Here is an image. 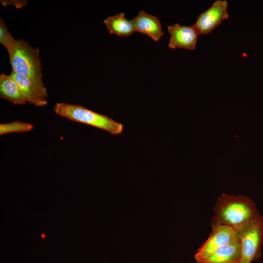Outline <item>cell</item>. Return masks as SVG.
I'll return each mask as SVG.
<instances>
[{
  "instance_id": "1",
  "label": "cell",
  "mask_w": 263,
  "mask_h": 263,
  "mask_svg": "<svg viewBox=\"0 0 263 263\" xmlns=\"http://www.w3.org/2000/svg\"><path fill=\"white\" fill-rule=\"evenodd\" d=\"M211 226L224 225L236 231L257 221L263 220L254 202L244 195L222 194L214 207Z\"/></svg>"
},
{
  "instance_id": "2",
  "label": "cell",
  "mask_w": 263,
  "mask_h": 263,
  "mask_svg": "<svg viewBox=\"0 0 263 263\" xmlns=\"http://www.w3.org/2000/svg\"><path fill=\"white\" fill-rule=\"evenodd\" d=\"M8 52L12 72L28 77L39 95L46 99L48 94L42 82L39 50L19 39Z\"/></svg>"
},
{
  "instance_id": "3",
  "label": "cell",
  "mask_w": 263,
  "mask_h": 263,
  "mask_svg": "<svg viewBox=\"0 0 263 263\" xmlns=\"http://www.w3.org/2000/svg\"><path fill=\"white\" fill-rule=\"evenodd\" d=\"M53 110L59 116L106 131L112 135L120 134L124 130L121 123L80 105L57 103Z\"/></svg>"
},
{
  "instance_id": "4",
  "label": "cell",
  "mask_w": 263,
  "mask_h": 263,
  "mask_svg": "<svg viewBox=\"0 0 263 263\" xmlns=\"http://www.w3.org/2000/svg\"><path fill=\"white\" fill-rule=\"evenodd\" d=\"M236 234L242 248L240 263H251L260 257L263 244V220L237 231Z\"/></svg>"
},
{
  "instance_id": "5",
  "label": "cell",
  "mask_w": 263,
  "mask_h": 263,
  "mask_svg": "<svg viewBox=\"0 0 263 263\" xmlns=\"http://www.w3.org/2000/svg\"><path fill=\"white\" fill-rule=\"evenodd\" d=\"M225 0H216L197 18L193 24L199 35H208L223 20L229 18Z\"/></svg>"
},
{
  "instance_id": "6",
  "label": "cell",
  "mask_w": 263,
  "mask_h": 263,
  "mask_svg": "<svg viewBox=\"0 0 263 263\" xmlns=\"http://www.w3.org/2000/svg\"><path fill=\"white\" fill-rule=\"evenodd\" d=\"M212 228L210 235L194 255L197 263L209 256L220 247L237 239L236 231L230 226L221 225Z\"/></svg>"
},
{
  "instance_id": "7",
  "label": "cell",
  "mask_w": 263,
  "mask_h": 263,
  "mask_svg": "<svg viewBox=\"0 0 263 263\" xmlns=\"http://www.w3.org/2000/svg\"><path fill=\"white\" fill-rule=\"evenodd\" d=\"M168 30L170 35L169 48L195 50L200 35L194 25L186 26L176 23L168 26Z\"/></svg>"
},
{
  "instance_id": "8",
  "label": "cell",
  "mask_w": 263,
  "mask_h": 263,
  "mask_svg": "<svg viewBox=\"0 0 263 263\" xmlns=\"http://www.w3.org/2000/svg\"><path fill=\"white\" fill-rule=\"evenodd\" d=\"M135 32L141 33L158 41L164 35L159 19L141 10L131 20Z\"/></svg>"
},
{
  "instance_id": "9",
  "label": "cell",
  "mask_w": 263,
  "mask_h": 263,
  "mask_svg": "<svg viewBox=\"0 0 263 263\" xmlns=\"http://www.w3.org/2000/svg\"><path fill=\"white\" fill-rule=\"evenodd\" d=\"M241 259V246L237 239L218 248L209 256L197 263H240Z\"/></svg>"
},
{
  "instance_id": "10",
  "label": "cell",
  "mask_w": 263,
  "mask_h": 263,
  "mask_svg": "<svg viewBox=\"0 0 263 263\" xmlns=\"http://www.w3.org/2000/svg\"><path fill=\"white\" fill-rule=\"evenodd\" d=\"M10 75L18 84L26 102L36 107L43 106L47 104V100L39 95L28 77L13 72Z\"/></svg>"
},
{
  "instance_id": "11",
  "label": "cell",
  "mask_w": 263,
  "mask_h": 263,
  "mask_svg": "<svg viewBox=\"0 0 263 263\" xmlns=\"http://www.w3.org/2000/svg\"><path fill=\"white\" fill-rule=\"evenodd\" d=\"M0 96L14 104L26 103L18 84L10 75L1 74L0 75Z\"/></svg>"
},
{
  "instance_id": "12",
  "label": "cell",
  "mask_w": 263,
  "mask_h": 263,
  "mask_svg": "<svg viewBox=\"0 0 263 263\" xmlns=\"http://www.w3.org/2000/svg\"><path fill=\"white\" fill-rule=\"evenodd\" d=\"M103 22L110 34L119 37H128L135 32L131 20L128 19L124 13L110 16L105 19Z\"/></svg>"
},
{
  "instance_id": "13",
  "label": "cell",
  "mask_w": 263,
  "mask_h": 263,
  "mask_svg": "<svg viewBox=\"0 0 263 263\" xmlns=\"http://www.w3.org/2000/svg\"><path fill=\"white\" fill-rule=\"evenodd\" d=\"M34 129V126L29 123L15 121L0 124V135L15 132H26Z\"/></svg>"
},
{
  "instance_id": "14",
  "label": "cell",
  "mask_w": 263,
  "mask_h": 263,
  "mask_svg": "<svg viewBox=\"0 0 263 263\" xmlns=\"http://www.w3.org/2000/svg\"><path fill=\"white\" fill-rule=\"evenodd\" d=\"M16 40L8 30L3 19H0V42L9 51L15 43Z\"/></svg>"
},
{
  "instance_id": "15",
  "label": "cell",
  "mask_w": 263,
  "mask_h": 263,
  "mask_svg": "<svg viewBox=\"0 0 263 263\" xmlns=\"http://www.w3.org/2000/svg\"><path fill=\"white\" fill-rule=\"evenodd\" d=\"M41 236H42V238H44L45 237V235L43 234H42Z\"/></svg>"
}]
</instances>
